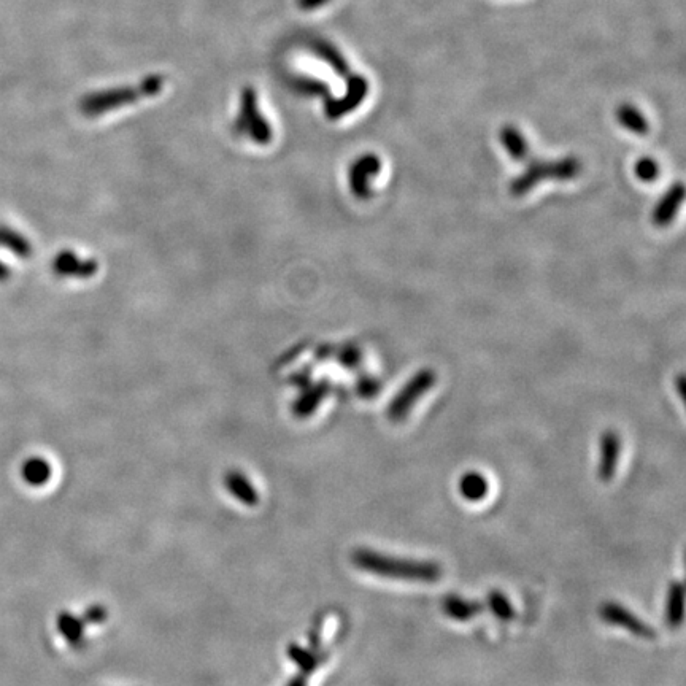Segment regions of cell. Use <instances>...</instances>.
I'll list each match as a JSON object with an SVG mask.
<instances>
[{
	"label": "cell",
	"mask_w": 686,
	"mask_h": 686,
	"mask_svg": "<svg viewBox=\"0 0 686 686\" xmlns=\"http://www.w3.org/2000/svg\"><path fill=\"white\" fill-rule=\"evenodd\" d=\"M351 561L361 571L385 577V579L409 580V582H437L442 577V567L434 561L397 558L374 552L369 548H358L351 555Z\"/></svg>",
	"instance_id": "obj_1"
},
{
	"label": "cell",
	"mask_w": 686,
	"mask_h": 686,
	"mask_svg": "<svg viewBox=\"0 0 686 686\" xmlns=\"http://www.w3.org/2000/svg\"><path fill=\"white\" fill-rule=\"evenodd\" d=\"M580 172H582V164L574 156L555 159V161H537L534 159V161L529 162L525 172L518 175L510 183V193L515 197L525 196L540 182H545V180L571 182L574 178L579 177Z\"/></svg>",
	"instance_id": "obj_2"
},
{
	"label": "cell",
	"mask_w": 686,
	"mask_h": 686,
	"mask_svg": "<svg viewBox=\"0 0 686 686\" xmlns=\"http://www.w3.org/2000/svg\"><path fill=\"white\" fill-rule=\"evenodd\" d=\"M162 86H164V80L159 75H150L137 86L110 89V91L86 96L81 102V110L86 116H99L101 113L110 112L113 108L134 104L142 97L156 96L161 93Z\"/></svg>",
	"instance_id": "obj_3"
},
{
	"label": "cell",
	"mask_w": 686,
	"mask_h": 686,
	"mask_svg": "<svg viewBox=\"0 0 686 686\" xmlns=\"http://www.w3.org/2000/svg\"><path fill=\"white\" fill-rule=\"evenodd\" d=\"M436 380V372L431 369H423L413 375L390 402L388 418L391 421L404 420L412 412L413 405L417 404L418 399L436 385Z\"/></svg>",
	"instance_id": "obj_4"
},
{
	"label": "cell",
	"mask_w": 686,
	"mask_h": 686,
	"mask_svg": "<svg viewBox=\"0 0 686 686\" xmlns=\"http://www.w3.org/2000/svg\"><path fill=\"white\" fill-rule=\"evenodd\" d=\"M239 118L236 121V131L240 134L250 135L253 142L266 145L272 140V128L269 121L261 115L258 107V97L251 88L245 89L242 94Z\"/></svg>",
	"instance_id": "obj_5"
},
{
	"label": "cell",
	"mask_w": 686,
	"mask_h": 686,
	"mask_svg": "<svg viewBox=\"0 0 686 686\" xmlns=\"http://www.w3.org/2000/svg\"><path fill=\"white\" fill-rule=\"evenodd\" d=\"M601 617L609 625L626 629L634 636L655 639V629L645 623L642 618L637 617L636 613L631 612L628 607L621 606L618 602H606L601 607Z\"/></svg>",
	"instance_id": "obj_6"
},
{
	"label": "cell",
	"mask_w": 686,
	"mask_h": 686,
	"mask_svg": "<svg viewBox=\"0 0 686 686\" xmlns=\"http://www.w3.org/2000/svg\"><path fill=\"white\" fill-rule=\"evenodd\" d=\"M369 91V83L361 75H350L348 77L347 94L340 99H329L326 102V116L329 120H339L342 116L355 110L364 101Z\"/></svg>",
	"instance_id": "obj_7"
},
{
	"label": "cell",
	"mask_w": 686,
	"mask_h": 686,
	"mask_svg": "<svg viewBox=\"0 0 686 686\" xmlns=\"http://www.w3.org/2000/svg\"><path fill=\"white\" fill-rule=\"evenodd\" d=\"M382 162L375 155H364L351 164L350 188L351 193L358 199H367L372 196L370 180L380 172Z\"/></svg>",
	"instance_id": "obj_8"
},
{
	"label": "cell",
	"mask_w": 686,
	"mask_h": 686,
	"mask_svg": "<svg viewBox=\"0 0 686 686\" xmlns=\"http://www.w3.org/2000/svg\"><path fill=\"white\" fill-rule=\"evenodd\" d=\"M53 269L61 277H93L97 272V263L93 259L78 258L72 251H61L53 261Z\"/></svg>",
	"instance_id": "obj_9"
},
{
	"label": "cell",
	"mask_w": 686,
	"mask_h": 686,
	"mask_svg": "<svg viewBox=\"0 0 686 686\" xmlns=\"http://www.w3.org/2000/svg\"><path fill=\"white\" fill-rule=\"evenodd\" d=\"M620 451L621 440L617 432H604L601 439V459H599V477L602 482H610L617 474Z\"/></svg>",
	"instance_id": "obj_10"
},
{
	"label": "cell",
	"mask_w": 686,
	"mask_h": 686,
	"mask_svg": "<svg viewBox=\"0 0 686 686\" xmlns=\"http://www.w3.org/2000/svg\"><path fill=\"white\" fill-rule=\"evenodd\" d=\"M683 199H685V188H683L682 183H675L667 189V193L656 204L655 210H653V223L656 226H661V228L671 224L680 207H682Z\"/></svg>",
	"instance_id": "obj_11"
},
{
	"label": "cell",
	"mask_w": 686,
	"mask_h": 686,
	"mask_svg": "<svg viewBox=\"0 0 686 686\" xmlns=\"http://www.w3.org/2000/svg\"><path fill=\"white\" fill-rule=\"evenodd\" d=\"M224 486L242 504L248 505V507L258 505V490L251 485L247 475H243L242 472L231 471L224 475Z\"/></svg>",
	"instance_id": "obj_12"
},
{
	"label": "cell",
	"mask_w": 686,
	"mask_h": 686,
	"mask_svg": "<svg viewBox=\"0 0 686 686\" xmlns=\"http://www.w3.org/2000/svg\"><path fill=\"white\" fill-rule=\"evenodd\" d=\"M683 618H685V586L682 582H672L666 599L667 626L672 629L680 628Z\"/></svg>",
	"instance_id": "obj_13"
},
{
	"label": "cell",
	"mask_w": 686,
	"mask_h": 686,
	"mask_svg": "<svg viewBox=\"0 0 686 686\" xmlns=\"http://www.w3.org/2000/svg\"><path fill=\"white\" fill-rule=\"evenodd\" d=\"M329 391H331V385L328 380L309 386L294 404V413L299 418L310 417L323 402L324 397L328 396Z\"/></svg>",
	"instance_id": "obj_14"
},
{
	"label": "cell",
	"mask_w": 686,
	"mask_h": 686,
	"mask_svg": "<svg viewBox=\"0 0 686 686\" xmlns=\"http://www.w3.org/2000/svg\"><path fill=\"white\" fill-rule=\"evenodd\" d=\"M51 475H53V469H51L50 463L40 456H32V458L26 459L21 466V477L27 485L34 486V488L47 485Z\"/></svg>",
	"instance_id": "obj_15"
},
{
	"label": "cell",
	"mask_w": 686,
	"mask_h": 686,
	"mask_svg": "<svg viewBox=\"0 0 686 686\" xmlns=\"http://www.w3.org/2000/svg\"><path fill=\"white\" fill-rule=\"evenodd\" d=\"M490 482L480 472H466L459 480V493L466 501L480 502L488 496Z\"/></svg>",
	"instance_id": "obj_16"
},
{
	"label": "cell",
	"mask_w": 686,
	"mask_h": 686,
	"mask_svg": "<svg viewBox=\"0 0 686 686\" xmlns=\"http://www.w3.org/2000/svg\"><path fill=\"white\" fill-rule=\"evenodd\" d=\"M442 609L445 615L455 621H469L477 617L482 612V606L475 601L459 598V596H448L442 602Z\"/></svg>",
	"instance_id": "obj_17"
},
{
	"label": "cell",
	"mask_w": 686,
	"mask_h": 686,
	"mask_svg": "<svg viewBox=\"0 0 686 686\" xmlns=\"http://www.w3.org/2000/svg\"><path fill=\"white\" fill-rule=\"evenodd\" d=\"M501 143L507 151V155L515 161L528 159V142H526L525 135L521 134L515 126H504L501 131Z\"/></svg>",
	"instance_id": "obj_18"
},
{
	"label": "cell",
	"mask_w": 686,
	"mask_h": 686,
	"mask_svg": "<svg viewBox=\"0 0 686 686\" xmlns=\"http://www.w3.org/2000/svg\"><path fill=\"white\" fill-rule=\"evenodd\" d=\"M58 631L70 645L77 647L85 636V625H83L81 618L75 617L69 612H62L59 613L58 617Z\"/></svg>",
	"instance_id": "obj_19"
},
{
	"label": "cell",
	"mask_w": 686,
	"mask_h": 686,
	"mask_svg": "<svg viewBox=\"0 0 686 686\" xmlns=\"http://www.w3.org/2000/svg\"><path fill=\"white\" fill-rule=\"evenodd\" d=\"M617 120L623 128L634 132V134L644 135L650 129L648 128V121L645 120V116L634 105H621L617 110Z\"/></svg>",
	"instance_id": "obj_20"
},
{
	"label": "cell",
	"mask_w": 686,
	"mask_h": 686,
	"mask_svg": "<svg viewBox=\"0 0 686 686\" xmlns=\"http://www.w3.org/2000/svg\"><path fill=\"white\" fill-rule=\"evenodd\" d=\"M0 248L12 251L20 258H29L32 253L31 243L26 237L21 236L20 232L13 231L0 224Z\"/></svg>",
	"instance_id": "obj_21"
},
{
	"label": "cell",
	"mask_w": 686,
	"mask_h": 686,
	"mask_svg": "<svg viewBox=\"0 0 686 686\" xmlns=\"http://www.w3.org/2000/svg\"><path fill=\"white\" fill-rule=\"evenodd\" d=\"M313 50L321 59L328 62L329 66L336 70L337 74L348 75L347 61H345V58H343L337 48L332 47L331 43L318 40V42L313 43Z\"/></svg>",
	"instance_id": "obj_22"
},
{
	"label": "cell",
	"mask_w": 686,
	"mask_h": 686,
	"mask_svg": "<svg viewBox=\"0 0 686 686\" xmlns=\"http://www.w3.org/2000/svg\"><path fill=\"white\" fill-rule=\"evenodd\" d=\"M488 607L494 617L501 621H512L515 618V607L501 591H491L488 596Z\"/></svg>",
	"instance_id": "obj_23"
},
{
	"label": "cell",
	"mask_w": 686,
	"mask_h": 686,
	"mask_svg": "<svg viewBox=\"0 0 686 686\" xmlns=\"http://www.w3.org/2000/svg\"><path fill=\"white\" fill-rule=\"evenodd\" d=\"M288 656L301 669L302 674H312L318 667L317 656L313 655L307 648L301 647V645L291 644L288 647Z\"/></svg>",
	"instance_id": "obj_24"
},
{
	"label": "cell",
	"mask_w": 686,
	"mask_h": 686,
	"mask_svg": "<svg viewBox=\"0 0 686 686\" xmlns=\"http://www.w3.org/2000/svg\"><path fill=\"white\" fill-rule=\"evenodd\" d=\"M294 86H296L299 93L305 94V96H324V94H328V86L324 85L323 81L315 80V78H297L294 81Z\"/></svg>",
	"instance_id": "obj_25"
},
{
	"label": "cell",
	"mask_w": 686,
	"mask_h": 686,
	"mask_svg": "<svg viewBox=\"0 0 686 686\" xmlns=\"http://www.w3.org/2000/svg\"><path fill=\"white\" fill-rule=\"evenodd\" d=\"M636 175L640 182H655L658 175H660V166H658V162L655 159L642 158L636 164Z\"/></svg>",
	"instance_id": "obj_26"
},
{
	"label": "cell",
	"mask_w": 686,
	"mask_h": 686,
	"mask_svg": "<svg viewBox=\"0 0 686 686\" xmlns=\"http://www.w3.org/2000/svg\"><path fill=\"white\" fill-rule=\"evenodd\" d=\"M337 359H339V363L342 364V366H345L350 370H355L363 363V353H361V350H359L356 345H345V347L339 351Z\"/></svg>",
	"instance_id": "obj_27"
},
{
	"label": "cell",
	"mask_w": 686,
	"mask_h": 686,
	"mask_svg": "<svg viewBox=\"0 0 686 686\" xmlns=\"http://www.w3.org/2000/svg\"><path fill=\"white\" fill-rule=\"evenodd\" d=\"M380 390H382V383L377 378L370 377V375H363L356 383V393H358L359 397H363V399H374L380 393Z\"/></svg>",
	"instance_id": "obj_28"
},
{
	"label": "cell",
	"mask_w": 686,
	"mask_h": 686,
	"mask_svg": "<svg viewBox=\"0 0 686 686\" xmlns=\"http://www.w3.org/2000/svg\"><path fill=\"white\" fill-rule=\"evenodd\" d=\"M83 623H91V625H99L107 620V609L102 606H91L83 613Z\"/></svg>",
	"instance_id": "obj_29"
},
{
	"label": "cell",
	"mask_w": 686,
	"mask_h": 686,
	"mask_svg": "<svg viewBox=\"0 0 686 686\" xmlns=\"http://www.w3.org/2000/svg\"><path fill=\"white\" fill-rule=\"evenodd\" d=\"M326 2H328V0H297L299 7H301L302 10H307V12L315 10V8L323 7Z\"/></svg>",
	"instance_id": "obj_30"
},
{
	"label": "cell",
	"mask_w": 686,
	"mask_h": 686,
	"mask_svg": "<svg viewBox=\"0 0 686 686\" xmlns=\"http://www.w3.org/2000/svg\"><path fill=\"white\" fill-rule=\"evenodd\" d=\"M286 686H307V680H305V675H296L290 682L286 683Z\"/></svg>",
	"instance_id": "obj_31"
},
{
	"label": "cell",
	"mask_w": 686,
	"mask_h": 686,
	"mask_svg": "<svg viewBox=\"0 0 686 686\" xmlns=\"http://www.w3.org/2000/svg\"><path fill=\"white\" fill-rule=\"evenodd\" d=\"M8 277H10V270H8V267L5 266L2 261H0V282H5Z\"/></svg>",
	"instance_id": "obj_32"
},
{
	"label": "cell",
	"mask_w": 686,
	"mask_h": 686,
	"mask_svg": "<svg viewBox=\"0 0 686 686\" xmlns=\"http://www.w3.org/2000/svg\"><path fill=\"white\" fill-rule=\"evenodd\" d=\"M679 393L680 396H685V378L679 377Z\"/></svg>",
	"instance_id": "obj_33"
}]
</instances>
